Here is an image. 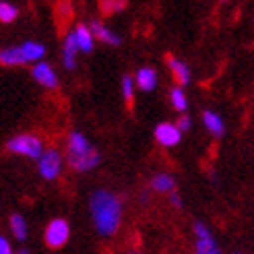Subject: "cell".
<instances>
[{"instance_id": "1", "label": "cell", "mask_w": 254, "mask_h": 254, "mask_svg": "<svg viewBox=\"0 0 254 254\" xmlns=\"http://www.w3.org/2000/svg\"><path fill=\"white\" fill-rule=\"evenodd\" d=\"M91 217L95 230L101 236H112L118 232L122 221V202L110 190H95L91 196Z\"/></svg>"}, {"instance_id": "2", "label": "cell", "mask_w": 254, "mask_h": 254, "mask_svg": "<svg viewBox=\"0 0 254 254\" xmlns=\"http://www.w3.org/2000/svg\"><path fill=\"white\" fill-rule=\"evenodd\" d=\"M68 166L74 172H89L99 163V151L89 145V141L81 132H70L66 147Z\"/></svg>"}, {"instance_id": "3", "label": "cell", "mask_w": 254, "mask_h": 254, "mask_svg": "<svg viewBox=\"0 0 254 254\" xmlns=\"http://www.w3.org/2000/svg\"><path fill=\"white\" fill-rule=\"evenodd\" d=\"M46 56V48L37 42H25L15 48H4L0 50V64L4 66H21L29 64V62L42 60Z\"/></svg>"}, {"instance_id": "4", "label": "cell", "mask_w": 254, "mask_h": 254, "mask_svg": "<svg viewBox=\"0 0 254 254\" xmlns=\"http://www.w3.org/2000/svg\"><path fill=\"white\" fill-rule=\"evenodd\" d=\"M6 149L12 151V153H17V155H25V157H31V159H40L44 155L42 138L35 136V134H19L15 138H10L6 143Z\"/></svg>"}, {"instance_id": "5", "label": "cell", "mask_w": 254, "mask_h": 254, "mask_svg": "<svg viewBox=\"0 0 254 254\" xmlns=\"http://www.w3.org/2000/svg\"><path fill=\"white\" fill-rule=\"evenodd\" d=\"M194 250L196 254H221V248L217 246V242H215V238L211 234L209 227L202 223V221H194Z\"/></svg>"}, {"instance_id": "6", "label": "cell", "mask_w": 254, "mask_h": 254, "mask_svg": "<svg viewBox=\"0 0 254 254\" xmlns=\"http://www.w3.org/2000/svg\"><path fill=\"white\" fill-rule=\"evenodd\" d=\"M46 244L50 248H62L66 242H68V238H70V225L66 219H54V221H50V225L46 227Z\"/></svg>"}, {"instance_id": "7", "label": "cell", "mask_w": 254, "mask_h": 254, "mask_svg": "<svg viewBox=\"0 0 254 254\" xmlns=\"http://www.w3.org/2000/svg\"><path fill=\"white\" fill-rule=\"evenodd\" d=\"M37 170H40L44 180H56L62 170V157L56 149L44 151V155L37 159Z\"/></svg>"}, {"instance_id": "8", "label": "cell", "mask_w": 254, "mask_h": 254, "mask_svg": "<svg viewBox=\"0 0 254 254\" xmlns=\"http://www.w3.org/2000/svg\"><path fill=\"white\" fill-rule=\"evenodd\" d=\"M155 138H157V143L161 147H176V145H180L182 141V132L180 128H178L176 124L172 122H161L155 126Z\"/></svg>"}, {"instance_id": "9", "label": "cell", "mask_w": 254, "mask_h": 254, "mask_svg": "<svg viewBox=\"0 0 254 254\" xmlns=\"http://www.w3.org/2000/svg\"><path fill=\"white\" fill-rule=\"evenodd\" d=\"M31 74H33V79L40 85H44L46 89H56L58 87V77H56L54 68L50 66L48 62H37V64L33 66V70H31Z\"/></svg>"}, {"instance_id": "10", "label": "cell", "mask_w": 254, "mask_h": 254, "mask_svg": "<svg viewBox=\"0 0 254 254\" xmlns=\"http://www.w3.org/2000/svg\"><path fill=\"white\" fill-rule=\"evenodd\" d=\"M166 62H168V68H170V72L174 74V79H176L178 87H186V85L190 83V79H192V74H190V68L184 64L182 60L174 58L172 54H168Z\"/></svg>"}, {"instance_id": "11", "label": "cell", "mask_w": 254, "mask_h": 254, "mask_svg": "<svg viewBox=\"0 0 254 254\" xmlns=\"http://www.w3.org/2000/svg\"><path fill=\"white\" fill-rule=\"evenodd\" d=\"M202 124H205V128L209 130V134L215 136V138H221L225 134V122H223V118L219 116L217 112H213V110L202 112Z\"/></svg>"}, {"instance_id": "12", "label": "cell", "mask_w": 254, "mask_h": 254, "mask_svg": "<svg viewBox=\"0 0 254 254\" xmlns=\"http://www.w3.org/2000/svg\"><path fill=\"white\" fill-rule=\"evenodd\" d=\"M134 83H136V87L141 89V91H147V93L153 91V89L157 87V70L151 68V66L138 68L136 77H134Z\"/></svg>"}, {"instance_id": "13", "label": "cell", "mask_w": 254, "mask_h": 254, "mask_svg": "<svg viewBox=\"0 0 254 254\" xmlns=\"http://www.w3.org/2000/svg\"><path fill=\"white\" fill-rule=\"evenodd\" d=\"M77 52H81L79 50V44H77V37H74V31L66 35V42H64V50H62V62H64V68L66 70H72L74 66H77Z\"/></svg>"}, {"instance_id": "14", "label": "cell", "mask_w": 254, "mask_h": 254, "mask_svg": "<svg viewBox=\"0 0 254 254\" xmlns=\"http://www.w3.org/2000/svg\"><path fill=\"white\" fill-rule=\"evenodd\" d=\"M151 190L161 192V194L176 192V180H174V176H170V174H157V176H153V178H151Z\"/></svg>"}, {"instance_id": "15", "label": "cell", "mask_w": 254, "mask_h": 254, "mask_svg": "<svg viewBox=\"0 0 254 254\" xmlns=\"http://www.w3.org/2000/svg\"><path fill=\"white\" fill-rule=\"evenodd\" d=\"M74 37H77V44H79V50L85 54H89L93 50V40L95 35L91 31V27H87V25H77V29H74Z\"/></svg>"}, {"instance_id": "16", "label": "cell", "mask_w": 254, "mask_h": 254, "mask_svg": "<svg viewBox=\"0 0 254 254\" xmlns=\"http://www.w3.org/2000/svg\"><path fill=\"white\" fill-rule=\"evenodd\" d=\"M91 31H93V35L97 37V40L106 42L110 46H118L120 44V37L116 33H112L110 29H106L104 25H99V23H91Z\"/></svg>"}, {"instance_id": "17", "label": "cell", "mask_w": 254, "mask_h": 254, "mask_svg": "<svg viewBox=\"0 0 254 254\" xmlns=\"http://www.w3.org/2000/svg\"><path fill=\"white\" fill-rule=\"evenodd\" d=\"M170 104L176 112H180L184 114L186 108H188V99H186V93L182 91V87H174L172 91H170Z\"/></svg>"}, {"instance_id": "18", "label": "cell", "mask_w": 254, "mask_h": 254, "mask_svg": "<svg viewBox=\"0 0 254 254\" xmlns=\"http://www.w3.org/2000/svg\"><path fill=\"white\" fill-rule=\"evenodd\" d=\"M10 230H12V234H15L17 240H25V238H27V223H25V219L21 217L19 213L10 215Z\"/></svg>"}, {"instance_id": "19", "label": "cell", "mask_w": 254, "mask_h": 254, "mask_svg": "<svg viewBox=\"0 0 254 254\" xmlns=\"http://www.w3.org/2000/svg\"><path fill=\"white\" fill-rule=\"evenodd\" d=\"M19 10L17 6H12L10 2H0V23H12L17 19Z\"/></svg>"}, {"instance_id": "20", "label": "cell", "mask_w": 254, "mask_h": 254, "mask_svg": "<svg viewBox=\"0 0 254 254\" xmlns=\"http://www.w3.org/2000/svg\"><path fill=\"white\" fill-rule=\"evenodd\" d=\"M122 95H124V101L128 104V108H132V104H134V81H132V77L122 79Z\"/></svg>"}, {"instance_id": "21", "label": "cell", "mask_w": 254, "mask_h": 254, "mask_svg": "<svg viewBox=\"0 0 254 254\" xmlns=\"http://www.w3.org/2000/svg\"><path fill=\"white\" fill-rule=\"evenodd\" d=\"M176 126H178V128H180V132H186V130H190V126H192V118L186 116V114H182V116L178 118Z\"/></svg>"}, {"instance_id": "22", "label": "cell", "mask_w": 254, "mask_h": 254, "mask_svg": "<svg viewBox=\"0 0 254 254\" xmlns=\"http://www.w3.org/2000/svg\"><path fill=\"white\" fill-rule=\"evenodd\" d=\"M99 6H101V10L110 15V12H114V10H122L126 4H124V2H106V0H104V2H101Z\"/></svg>"}, {"instance_id": "23", "label": "cell", "mask_w": 254, "mask_h": 254, "mask_svg": "<svg viewBox=\"0 0 254 254\" xmlns=\"http://www.w3.org/2000/svg\"><path fill=\"white\" fill-rule=\"evenodd\" d=\"M0 254H15L10 248V244H8V240L2 238V236H0Z\"/></svg>"}, {"instance_id": "24", "label": "cell", "mask_w": 254, "mask_h": 254, "mask_svg": "<svg viewBox=\"0 0 254 254\" xmlns=\"http://www.w3.org/2000/svg\"><path fill=\"white\" fill-rule=\"evenodd\" d=\"M170 202H172L176 209H182V196L178 194V192H172V194H170Z\"/></svg>"}, {"instance_id": "25", "label": "cell", "mask_w": 254, "mask_h": 254, "mask_svg": "<svg viewBox=\"0 0 254 254\" xmlns=\"http://www.w3.org/2000/svg\"><path fill=\"white\" fill-rule=\"evenodd\" d=\"M17 254H29V250H25V248H23V250H19Z\"/></svg>"}, {"instance_id": "26", "label": "cell", "mask_w": 254, "mask_h": 254, "mask_svg": "<svg viewBox=\"0 0 254 254\" xmlns=\"http://www.w3.org/2000/svg\"><path fill=\"white\" fill-rule=\"evenodd\" d=\"M232 254H244V252H232Z\"/></svg>"}, {"instance_id": "27", "label": "cell", "mask_w": 254, "mask_h": 254, "mask_svg": "<svg viewBox=\"0 0 254 254\" xmlns=\"http://www.w3.org/2000/svg\"><path fill=\"white\" fill-rule=\"evenodd\" d=\"M130 254H141V252H130Z\"/></svg>"}]
</instances>
